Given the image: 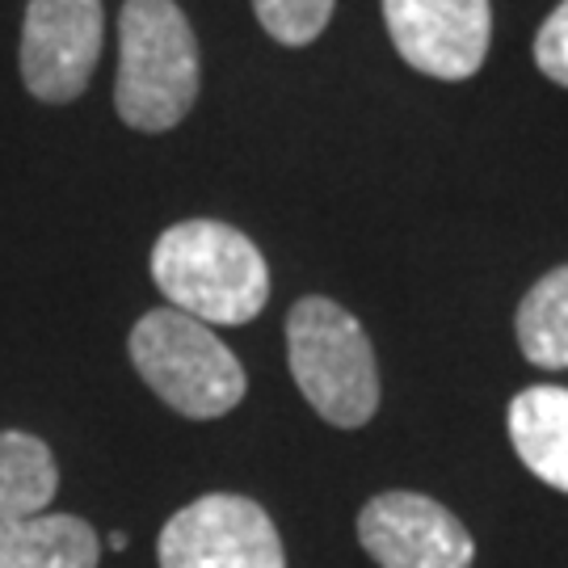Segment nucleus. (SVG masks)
Wrapping results in <instances>:
<instances>
[{"instance_id": "7", "label": "nucleus", "mask_w": 568, "mask_h": 568, "mask_svg": "<svg viewBox=\"0 0 568 568\" xmlns=\"http://www.w3.org/2000/svg\"><path fill=\"white\" fill-rule=\"evenodd\" d=\"M384 21L400 60L438 81L476 77L493 39L488 0H384Z\"/></svg>"}, {"instance_id": "9", "label": "nucleus", "mask_w": 568, "mask_h": 568, "mask_svg": "<svg viewBox=\"0 0 568 568\" xmlns=\"http://www.w3.org/2000/svg\"><path fill=\"white\" fill-rule=\"evenodd\" d=\"M509 443L544 485L568 493V387L518 392L509 405Z\"/></svg>"}, {"instance_id": "12", "label": "nucleus", "mask_w": 568, "mask_h": 568, "mask_svg": "<svg viewBox=\"0 0 568 568\" xmlns=\"http://www.w3.org/2000/svg\"><path fill=\"white\" fill-rule=\"evenodd\" d=\"M518 345L535 366H568V265H556L518 304Z\"/></svg>"}, {"instance_id": "13", "label": "nucleus", "mask_w": 568, "mask_h": 568, "mask_svg": "<svg viewBox=\"0 0 568 568\" xmlns=\"http://www.w3.org/2000/svg\"><path fill=\"white\" fill-rule=\"evenodd\" d=\"M337 0H253L262 30L283 47H307L321 39Z\"/></svg>"}, {"instance_id": "11", "label": "nucleus", "mask_w": 568, "mask_h": 568, "mask_svg": "<svg viewBox=\"0 0 568 568\" xmlns=\"http://www.w3.org/2000/svg\"><path fill=\"white\" fill-rule=\"evenodd\" d=\"M60 488V467L51 447L21 434V429H0V523H18L47 514Z\"/></svg>"}, {"instance_id": "10", "label": "nucleus", "mask_w": 568, "mask_h": 568, "mask_svg": "<svg viewBox=\"0 0 568 568\" xmlns=\"http://www.w3.org/2000/svg\"><path fill=\"white\" fill-rule=\"evenodd\" d=\"M98 530L77 514H34L0 523V568H98Z\"/></svg>"}, {"instance_id": "4", "label": "nucleus", "mask_w": 568, "mask_h": 568, "mask_svg": "<svg viewBox=\"0 0 568 568\" xmlns=\"http://www.w3.org/2000/svg\"><path fill=\"white\" fill-rule=\"evenodd\" d=\"M126 349L143 384L190 422L224 417L244 400L248 384L241 358L211 333V325L178 307H156L140 316Z\"/></svg>"}, {"instance_id": "1", "label": "nucleus", "mask_w": 568, "mask_h": 568, "mask_svg": "<svg viewBox=\"0 0 568 568\" xmlns=\"http://www.w3.org/2000/svg\"><path fill=\"white\" fill-rule=\"evenodd\" d=\"M152 283L203 325H248L270 300L262 248L220 220H185L152 244Z\"/></svg>"}, {"instance_id": "6", "label": "nucleus", "mask_w": 568, "mask_h": 568, "mask_svg": "<svg viewBox=\"0 0 568 568\" xmlns=\"http://www.w3.org/2000/svg\"><path fill=\"white\" fill-rule=\"evenodd\" d=\"M102 0H30L21 18L18 68L30 98L47 105L77 102L102 60Z\"/></svg>"}, {"instance_id": "15", "label": "nucleus", "mask_w": 568, "mask_h": 568, "mask_svg": "<svg viewBox=\"0 0 568 568\" xmlns=\"http://www.w3.org/2000/svg\"><path fill=\"white\" fill-rule=\"evenodd\" d=\"M110 548H114V551L126 548V535H122V530H114V535H110Z\"/></svg>"}, {"instance_id": "8", "label": "nucleus", "mask_w": 568, "mask_h": 568, "mask_svg": "<svg viewBox=\"0 0 568 568\" xmlns=\"http://www.w3.org/2000/svg\"><path fill=\"white\" fill-rule=\"evenodd\" d=\"M358 539L379 568H471L467 527L422 493H379L358 514Z\"/></svg>"}, {"instance_id": "3", "label": "nucleus", "mask_w": 568, "mask_h": 568, "mask_svg": "<svg viewBox=\"0 0 568 568\" xmlns=\"http://www.w3.org/2000/svg\"><path fill=\"white\" fill-rule=\"evenodd\" d=\"M286 358L307 405L337 429H358L379 408V371L366 328L325 295H307L286 316Z\"/></svg>"}, {"instance_id": "5", "label": "nucleus", "mask_w": 568, "mask_h": 568, "mask_svg": "<svg viewBox=\"0 0 568 568\" xmlns=\"http://www.w3.org/2000/svg\"><path fill=\"white\" fill-rule=\"evenodd\" d=\"M156 560L161 568H286V551L257 501L206 493L164 523Z\"/></svg>"}, {"instance_id": "14", "label": "nucleus", "mask_w": 568, "mask_h": 568, "mask_svg": "<svg viewBox=\"0 0 568 568\" xmlns=\"http://www.w3.org/2000/svg\"><path fill=\"white\" fill-rule=\"evenodd\" d=\"M535 63L548 81L568 89V0H560L551 9V18L544 21V30L535 34Z\"/></svg>"}, {"instance_id": "2", "label": "nucleus", "mask_w": 568, "mask_h": 568, "mask_svg": "<svg viewBox=\"0 0 568 568\" xmlns=\"http://www.w3.org/2000/svg\"><path fill=\"white\" fill-rule=\"evenodd\" d=\"M199 102V39L173 0H126L119 13L114 110L135 131H173Z\"/></svg>"}]
</instances>
